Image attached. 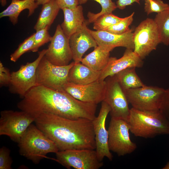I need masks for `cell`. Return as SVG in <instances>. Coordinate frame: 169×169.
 <instances>
[{
    "label": "cell",
    "mask_w": 169,
    "mask_h": 169,
    "mask_svg": "<svg viewBox=\"0 0 169 169\" xmlns=\"http://www.w3.org/2000/svg\"><path fill=\"white\" fill-rule=\"evenodd\" d=\"M50 0H36V2L38 5H43Z\"/></svg>",
    "instance_id": "36"
},
{
    "label": "cell",
    "mask_w": 169,
    "mask_h": 169,
    "mask_svg": "<svg viewBox=\"0 0 169 169\" xmlns=\"http://www.w3.org/2000/svg\"><path fill=\"white\" fill-rule=\"evenodd\" d=\"M90 0H78L79 5L85 4ZM100 4L101 7V10L99 13H94L89 12L87 14L88 22L89 23H94L100 16L106 14L112 13L117 8L116 4L112 0H92Z\"/></svg>",
    "instance_id": "26"
},
{
    "label": "cell",
    "mask_w": 169,
    "mask_h": 169,
    "mask_svg": "<svg viewBox=\"0 0 169 169\" xmlns=\"http://www.w3.org/2000/svg\"><path fill=\"white\" fill-rule=\"evenodd\" d=\"M38 6L36 0H17L12 1L8 6L0 13V18L8 17L13 24L15 25L17 23L18 17L23 10L28 9V17H29L34 13Z\"/></svg>",
    "instance_id": "21"
},
{
    "label": "cell",
    "mask_w": 169,
    "mask_h": 169,
    "mask_svg": "<svg viewBox=\"0 0 169 169\" xmlns=\"http://www.w3.org/2000/svg\"><path fill=\"white\" fill-rule=\"evenodd\" d=\"M134 13V12H133L129 16L123 18L120 21L107 28L103 31L117 34L126 33L130 29L129 26L133 21Z\"/></svg>",
    "instance_id": "28"
},
{
    "label": "cell",
    "mask_w": 169,
    "mask_h": 169,
    "mask_svg": "<svg viewBox=\"0 0 169 169\" xmlns=\"http://www.w3.org/2000/svg\"><path fill=\"white\" fill-rule=\"evenodd\" d=\"M143 61L133 49H126L123 55L117 59L110 57L106 66L101 71L99 80H104L108 77L113 76L129 68H141Z\"/></svg>",
    "instance_id": "17"
},
{
    "label": "cell",
    "mask_w": 169,
    "mask_h": 169,
    "mask_svg": "<svg viewBox=\"0 0 169 169\" xmlns=\"http://www.w3.org/2000/svg\"><path fill=\"white\" fill-rule=\"evenodd\" d=\"M110 110L109 105L103 101L98 116L92 120L96 144L95 150L101 161L105 157L110 161L113 158L108 146V133L105 127L106 120Z\"/></svg>",
    "instance_id": "15"
},
{
    "label": "cell",
    "mask_w": 169,
    "mask_h": 169,
    "mask_svg": "<svg viewBox=\"0 0 169 169\" xmlns=\"http://www.w3.org/2000/svg\"><path fill=\"white\" fill-rule=\"evenodd\" d=\"M132 107L147 111H160L169 118V88L145 86L125 91Z\"/></svg>",
    "instance_id": "4"
},
{
    "label": "cell",
    "mask_w": 169,
    "mask_h": 169,
    "mask_svg": "<svg viewBox=\"0 0 169 169\" xmlns=\"http://www.w3.org/2000/svg\"><path fill=\"white\" fill-rule=\"evenodd\" d=\"M60 9L73 8L79 5L78 0H56Z\"/></svg>",
    "instance_id": "34"
},
{
    "label": "cell",
    "mask_w": 169,
    "mask_h": 169,
    "mask_svg": "<svg viewBox=\"0 0 169 169\" xmlns=\"http://www.w3.org/2000/svg\"><path fill=\"white\" fill-rule=\"evenodd\" d=\"M13 161L10 156V150L3 146L0 149V169H11Z\"/></svg>",
    "instance_id": "32"
},
{
    "label": "cell",
    "mask_w": 169,
    "mask_h": 169,
    "mask_svg": "<svg viewBox=\"0 0 169 169\" xmlns=\"http://www.w3.org/2000/svg\"><path fill=\"white\" fill-rule=\"evenodd\" d=\"M50 27H46L39 29L34 33V41L33 46L30 50L33 52L38 51L39 48L51 40L52 37L48 30Z\"/></svg>",
    "instance_id": "29"
},
{
    "label": "cell",
    "mask_w": 169,
    "mask_h": 169,
    "mask_svg": "<svg viewBox=\"0 0 169 169\" xmlns=\"http://www.w3.org/2000/svg\"><path fill=\"white\" fill-rule=\"evenodd\" d=\"M112 14H106L100 16L93 23V28L96 30H104L123 19Z\"/></svg>",
    "instance_id": "27"
},
{
    "label": "cell",
    "mask_w": 169,
    "mask_h": 169,
    "mask_svg": "<svg viewBox=\"0 0 169 169\" xmlns=\"http://www.w3.org/2000/svg\"><path fill=\"white\" fill-rule=\"evenodd\" d=\"M34 33L26 38L10 56L11 61L15 62L24 53L30 51L33 44Z\"/></svg>",
    "instance_id": "30"
},
{
    "label": "cell",
    "mask_w": 169,
    "mask_h": 169,
    "mask_svg": "<svg viewBox=\"0 0 169 169\" xmlns=\"http://www.w3.org/2000/svg\"><path fill=\"white\" fill-rule=\"evenodd\" d=\"M153 20L159 30L161 43L169 45V5L166 9L157 13Z\"/></svg>",
    "instance_id": "25"
},
{
    "label": "cell",
    "mask_w": 169,
    "mask_h": 169,
    "mask_svg": "<svg viewBox=\"0 0 169 169\" xmlns=\"http://www.w3.org/2000/svg\"><path fill=\"white\" fill-rule=\"evenodd\" d=\"M54 160L67 169H99L103 165L95 150L70 149L59 151Z\"/></svg>",
    "instance_id": "10"
},
{
    "label": "cell",
    "mask_w": 169,
    "mask_h": 169,
    "mask_svg": "<svg viewBox=\"0 0 169 169\" xmlns=\"http://www.w3.org/2000/svg\"><path fill=\"white\" fill-rule=\"evenodd\" d=\"M162 169H169V161L162 168Z\"/></svg>",
    "instance_id": "38"
},
{
    "label": "cell",
    "mask_w": 169,
    "mask_h": 169,
    "mask_svg": "<svg viewBox=\"0 0 169 169\" xmlns=\"http://www.w3.org/2000/svg\"><path fill=\"white\" fill-rule=\"evenodd\" d=\"M169 5L162 0H145L144 11L147 15L153 13H157L166 9Z\"/></svg>",
    "instance_id": "31"
},
{
    "label": "cell",
    "mask_w": 169,
    "mask_h": 169,
    "mask_svg": "<svg viewBox=\"0 0 169 169\" xmlns=\"http://www.w3.org/2000/svg\"><path fill=\"white\" fill-rule=\"evenodd\" d=\"M135 136L146 138L169 134V118L160 111H147L132 107L127 120Z\"/></svg>",
    "instance_id": "3"
},
{
    "label": "cell",
    "mask_w": 169,
    "mask_h": 169,
    "mask_svg": "<svg viewBox=\"0 0 169 169\" xmlns=\"http://www.w3.org/2000/svg\"><path fill=\"white\" fill-rule=\"evenodd\" d=\"M89 31L98 46L110 52L116 47H121L134 50L133 32L130 29L121 34L112 33L103 30Z\"/></svg>",
    "instance_id": "16"
},
{
    "label": "cell",
    "mask_w": 169,
    "mask_h": 169,
    "mask_svg": "<svg viewBox=\"0 0 169 169\" xmlns=\"http://www.w3.org/2000/svg\"><path fill=\"white\" fill-rule=\"evenodd\" d=\"M35 118L22 110H5L0 112V135L9 137L18 143Z\"/></svg>",
    "instance_id": "8"
},
{
    "label": "cell",
    "mask_w": 169,
    "mask_h": 169,
    "mask_svg": "<svg viewBox=\"0 0 169 169\" xmlns=\"http://www.w3.org/2000/svg\"><path fill=\"white\" fill-rule=\"evenodd\" d=\"M134 3L140 4V0H118L116 2L117 8L121 10L125 9L126 7Z\"/></svg>",
    "instance_id": "35"
},
{
    "label": "cell",
    "mask_w": 169,
    "mask_h": 169,
    "mask_svg": "<svg viewBox=\"0 0 169 169\" xmlns=\"http://www.w3.org/2000/svg\"><path fill=\"white\" fill-rule=\"evenodd\" d=\"M36 126L56 144L59 151L70 149L95 150L92 120H73L49 113L38 116Z\"/></svg>",
    "instance_id": "2"
},
{
    "label": "cell",
    "mask_w": 169,
    "mask_h": 169,
    "mask_svg": "<svg viewBox=\"0 0 169 169\" xmlns=\"http://www.w3.org/2000/svg\"><path fill=\"white\" fill-rule=\"evenodd\" d=\"M129 131L127 121L111 117L108 129V146L110 151L122 156L135 150L137 146L130 139Z\"/></svg>",
    "instance_id": "9"
},
{
    "label": "cell",
    "mask_w": 169,
    "mask_h": 169,
    "mask_svg": "<svg viewBox=\"0 0 169 169\" xmlns=\"http://www.w3.org/2000/svg\"><path fill=\"white\" fill-rule=\"evenodd\" d=\"M106 89L103 101L110 108L111 117L127 121L130 109L129 102L124 91L121 88L115 75L107 77L105 79Z\"/></svg>",
    "instance_id": "12"
},
{
    "label": "cell",
    "mask_w": 169,
    "mask_h": 169,
    "mask_svg": "<svg viewBox=\"0 0 169 169\" xmlns=\"http://www.w3.org/2000/svg\"><path fill=\"white\" fill-rule=\"evenodd\" d=\"M134 51L142 59L161 43L160 34L153 20L147 18L141 22L133 32Z\"/></svg>",
    "instance_id": "7"
},
{
    "label": "cell",
    "mask_w": 169,
    "mask_h": 169,
    "mask_svg": "<svg viewBox=\"0 0 169 169\" xmlns=\"http://www.w3.org/2000/svg\"><path fill=\"white\" fill-rule=\"evenodd\" d=\"M85 21L82 28L73 34L69 38V44L75 63L80 62L85 53L91 48L98 45L87 26Z\"/></svg>",
    "instance_id": "18"
},
{
    "label": "cell",
    "mask_w": 169,
    "mask_h": 169,
    "mask_svg": "<svg viewBox=\"0 0 169 169\" xmlns=\"http://www.w3.org/2000/svg\"><path fill=\"white\" fill-rule=\"evenodd\" d=\"M60 9L56 0H51L43 5L34 29L36 31L46 27H50Z\"/></svg>",
    "instance_id": "23"
},
{
    "label": "cell",
    "mask_w": 169,
    "mask_h": 169,
    "mask_svg": "<svg viewBox=\"0 0 169 169\" xmlns=\"http://www.w3.org/2000/svg\"><path fill=\"white\" fill-rule=\"evenodd\" d=\"M19 154L37 164L50 153L59 151L56 144L36 125H30L18 143Z\"/></svg>",
    "instance_id": "5"
},
{
    "label": "cell",
    "mask_w": 169,
    "mask_h": 169,
    "mask_svg": "<svg viewBox=\"0 0 169 169\" xmlns=\"http://www.w3.org/2000/svg\"><path fill=\"white\" fill-rule=\"evenodd\" d=\"M75 64L73 61L65 66H58L50 62L44 56L40 61L36 72L37 85L44 86L63 91L64 85L69 82V74Z\"/></svg>",
    "instance_id": "6"
},
{
    "label": "cell",
    "mask_w": 169,
    "mask_h": 169,
    "mask_svg": "<svg viewBox=\"0 0 169 169\" xmlns=\"http://www.w3.org/2000/svg\"><path fill=\"white\" fill-rule=\"evenodd\" d=\"M101 71H96L80 62L75 63L69 74V82L77 85H85L99 80Z\"/></svg>",
    "instance_id": "20"
},
{
    "label": "cell",
    "mask_w": 169,
    "mask_h": 169,
    "mask_svg": "<svg viewBox=\"0 0 169 169\" xmlns=\"http://www.w3.org/2000/svg\"><path fill=\"white\" fill-rule=\"evenodd\" d=\"M97 105L82 101L65 91L37 85L32 87L17 104L18 108L35 118L43 113H49L75 120H93Z\"/></svg>",
    "instance_id": "1"
},
{
    "label": "cell",
    "mask_w": 169,
    "mask_h": 169,
    "mask_svg": "<svg viewBox=\"0 0 169 169\" xmlns=\"http://www.w3.org/2000/svg\"><path fill=\"white\" fill-rule=\"evenodd\" d=\"M124 91L145 86L136 73V68H127L115 74Z\"/></svg>",
    "instance_id": "24"
},
{
    "label": "cell",
    "mask_w": 169,
    "mask_h": 169,
    "mask_svg": "<svg viewBox=\"0 0 169 169\" xmlns=\"http://www.w3.org/2000/svg\"><path fill=\"white\" fill-rule=\"evenodd\" d=\"M110 52L97 46L93 51L83 58L81 62L94 70L101 71L108 64Z\"/></svg>",
    "instance_id": "22"
},
{
    "label": "cell",
    "mask_w": 169,
    "mask_h": 169,
    "mask_svg": "<svg viewBox=\"0 0 169 169\" xmlns=\"http://www.w3.org/2000/svg\"><path fill=\"white\" fill-rule=\"evenodd\" d=\"M47 49L38 52V56L34 61L21 65L17 71L11 73L9 92L19 95L22 98L32 87L37 85L36 72L38 66L45 55Z\"/></svg>",
    "instance_id": "11"
},
{
    "label": "cell",
    "mask_w": 169,
    "mask_h": 169,
    "mask_svg": "<svg viewBox=\"0 0 169 169\" xmlns=\"http://www.w3.org/2000/svg\"><path fill=\"white\" fill-rule=\"evenodd\" d=\"M11 73L9 70L5 67L0 62V86H8L10 83Z\"/></svg>",
    "instance_id": "33"
},
{
    "label": "cell",
    "mask_w": 169,
    "mask_h": 169,
    "mask_svg": "<svg viewBox=\"0 0 169 169\" xmlns=\"http://www.w3.org/2000/svg\"><path fill=\"white\" fill-rule=\"evenodd\" d=\"M44 56L51 63L58 66L67 65L73 59L69 38L59 24L56 27Z\"/></svg>",
    "instance_id": "13"
},
{
    "label": "cell",
    "mask_w": 169,
    "mask_h": 169,
    "mask_svg": "<svg viewBox=\"0 0 169 169\" xmlns=\"http://www.w3.org/2000/svg\"><path fill=\"white\" fill-rule=\"evenodd\" d=\"M1 5L3 7L5 6L7 4V0H0Z\"/></svg>",
    "instance_id": "37"
},
{
    "label": "cell",
    "mask_w": 169,
    "mask_h": 169,
    "mask_svg": "<svg viewBox=\"0 0 169 169\" xmlns=\"http://www.w3.org/2000/svg\"><path fill=\"white\" fill-rule=\"evenodd\" d=\"M106 89L105 80H98L85 85H77L68 82L64 86V90L75 98L96 105L104 100Z\"/></svg>",
    "instance_id": "14"
},
{
    "label": "cell",
    "mask_w": 169,
    "mask_h": 169,
    "mask_svg": "<svg viewBox=\"0 0 169 169\" xmlns=\"http://www.w3.org/2000/svg\"><path fill=\"white\" fill-rule=\"evenodd\" d=\"M15 0H12V1H15Z\"/></svg>",
    "instance_id": "39"
},
{
    "label": "cell",
    "mask_w": 169,
    "mask_h": 169,
    "mask_svg": "<svg viewBox=\"0 0 169 169\" xmlns=\"http://www.w3.org/2000/svg\"><path fill=\"white\" fill-rule=\"evenodd\" d=\"M62 10L64 18L60 25L64 33L69 38L82 28L85 21L83 8L81 5H79L73 8H65Z\"/></svg>",
    "instance_id": "19"
}]
</instances>
